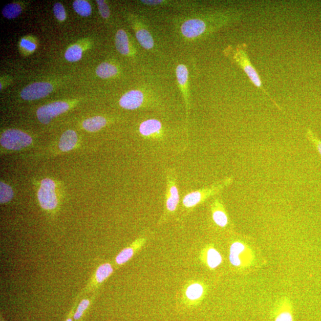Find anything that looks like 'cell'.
I'll use <instances>...</instances> for the list:
<instances>
[{
  "label": "cell",
  "instance_id": "f1b7e54d",
  "mask_svg": "<svg viewBox=\"0 0 321 321\" xmlns=\"http://www.w3.org/2000/svg\"><path fill=\"white\" fill-rule=\"evenodd\" d=\"M54 14L58 20L64 21L66 18L65 7L60 3H55L53 7Z\"/></svg>",
  "mask_w": 321,
  "mask_h": 321
},
{
  "label": "cell",
  "instance_id": "6da1fadb",
  "mask_svg": "<svg viewBox=\"0 0 321 321\" xmlns=\"http://www.w3.org/2000/svg\"><path fill=\"white\" fill-rule=\"evenodd\" d=\"M243 13L241 11L213 13L204 18H190L181 26L182 35L188 39H195L212 33L217 29L229 23H233L241 19Z\"/></svg>",
  "mask_w": 321,
  "mask_h": 321
},
{
  "label": "cell",
  "instance_id": "7a4b0ae2",
  "mask_svg": "<svg viewBox=\"0 0 321 321\" xmlns=\"http://www.w3.org/2000/svg\"><path fill=\"white\" fill-rule=\"evenodd\" d=\"M247 49H248V46L245 43L238 44L235 49L228 47L226 50V55L231 59L235 64L243 70V72L249 77L250 82L254 84V86L263 91L264 94L268 96V97L271 99L272 102L279 108V106L273 100L271 96L265 90L259 73H258L256 69L254 68L250 61Z\"/></svg>",
  "mask_w": 321,
  "mask_h": 321
},
{
  "label": "cell",
  "instance_id": "d4e9b609",
  "mask_svg": "<svg viewBox=\"0 0 321 321\" xmlns=\"http://www.w3.org/2000/svg\"><path fill=\"white\" fill-rule=\"evenodd\" d=\"M21 12L22 7L16 3L9 4L2 10L3 16L9 19L17 17Z\"/></svg>",
  "mask_w": 321,
  "mask_h": 321
},
{
  "label": "cell",
  "instance_id": "ba28073f",
  "mask_svg": "<svg viewBox=\"0 0 321 321\" xmlns=\"http://www.w3.org/2000/svg\"><path fill=\"white\" fill-rule=\"evenodd\" d=\"M69 109L68 103L57 101L40 107L37 110V117L40 123L49 124L54 117L67 112Z\"/></svg>",
  "mask_w": 321,
  "mask_h": 321
},
{
  "label": "cell",
  "instance_id": "7c38bea8",
  "mask_svg": "<svg viewBox=\"0 0 321 321\" xmlns=\"http://www.w3.org/2000/svg\"><path fill=\"white\" fill-rule=\"evenodd\" d=\"M274 321H293L292 306L288 298H283L276 306Z\"/></svg>",
  "mask_w": 321,
  "mask_h": 321
},
{
  "label": "cell",
  "instance_id": "f546056e",
  "mask_svg": "<svg viewBox=\"0 0 321 321\" xmlns=\"http://www.w3.org/2000/svg\"><path fill=\"white\" fill-rule=\"evenodd\" d=\"M96 2H97L98 5V9L101 16L104 18H109L110 16L109 6L106 5L104 0H97Z\"/></svg>",
  "mask_w": 321,
  "mask_h": 321
},
{
  "label": "cell",
  "instance_id": "44dd1931",
  "mask_svg": "<svg viewBox=\"0 0 321 321\" xmlns=\"http://www.w3.org/2000/svg\"><path fill=\"white\" fill-rule=\"evenodd\" d=\"M106 120L101 116H96L84 120L83 127L86 131L90 132H97L106 124Z\"/></svg>",
  "mask_w": 321,
  "mask_h": 321
},
{
  "label": "cell",
  "instance_id": "484cf974",
  "mask_svg": "<svg viewBox=\"0 0 321 321\" xmlns=\"http://www.w3.org/2000/svg\"><path fill=\"white\" fill-rule=\"evenodd\" d=\"M82 57V48L77 45L70 47L65 53V58L66 60L71 62L79 61Z\"/></svg>",
  "mask_w": 321,
  "mask_h": 321
},
{
  "label": "cell",
  "instance_id": "52a82bcc",
  "mask_svg": "<svg viewBox=\"0 0 321 321\" xmlns=\"http://www.w3.org/2000/svg\"><path fill=\"white\" fill-rule=\"evenodd\" d=\"M38 198L40 206L44 209L51 210L56 207L58 202L55 183L52 180L46 179L41 181Z\"/></svg>",
  "mask_w": 321,
  "mask_h": 321
},
{
  "label": "cell",
  "instance_id": "9a60e30c",
  "mask_svg": "<svg viewBox=\"0 0 321 321\" xmlns=\"http://www.w3.org/2000/svg\"><path fill=\"white\" fill-rule=\"evenodd\" d=\"M205 294V288L202 284L195 282L186 288L184 296L189 304H197L202 299Z\"/></svg>",
  "mask_w": 321,
  "mask_h": 321
},
{
  "label": "cell",
  "instance_id": "8fae6325",
  "mask_svg": "<svg viewBox=\"0 0 321 321\" xmlns=\"http://www.w3.org/2000/svg\"><path fill=\"white\" fill-rule=\"evenodd\" d=\"M162 125L160 120L149 119L140 125L139 132L146 138L157 139L162 135Z\"/></svg>",
  "mask_w": 321,
  "mask_h": 321
},
{
  "label": "cell",
  "instance_id": "1f68e13d",
  "mask_svg": "<svg viewBox=\"0 0 321 321\" xmlns=\"http://www.w3.org/2000/svg\"><path fill=\"white\" fill-rule=\"evenodd\" d=\"M21 46L29 50H34L36 48L34 44L29 42L28 40L25 39H22Z\"/></svg>",
  "mask_w": 321,
  "mask_h": 321
},
{
  "label": "cell",
  "instance_id": "2e32d148",
  "mask_svg": "<svg viewBox=\"0 0 321 321\" xmlns=\"http://www.w3.org/2000/svg\"><path fill=\"white\" fill-rule=\"evenodd\" d=\"M177 80L179 84L181 91L184 96V101H185L187 111L188 112V79H189V72L186 66L184 65H179L176 68Z\"/></svg>",
  "mask_w": 321,
  "mask_h": 321
},
{
  "label": "cell",
  "instance_id": "836d02e7",
  "mask_svg": "<svg viewBox=\"0 0 321 321\" xmlns=\"http://www.w3.org/2000/svg\"><path fill=\"white\" fill-rule=\"evenodd\" d=\"M1 321H3V320H1Z\"/></svg>",
  "mask_w": 321,
  "mask_h": 321
},
{
  "label": "cell",
  "instance_id": "277c9868",
  "mask_svg": "<svg viewBox=\"0 0 321 321\" xmlns=\"http://www.w3.org/2000/svg\"><path fill=\"white\" fill-rule=\"evenodd\" d=\"M176 174L174 169H169L167 173V190L165 195V209L162 221L170 216L178 208L180 201V195L177 186Z\"/></svg>",
  "mask_w": 321,
  "mask_h": 321
},
{
  "label": "cell",
  "instance_id": "d6a6232c",
  "mask_svg": "<svg viewBox=\"0 0 321 321\" xmlns=\"http://www.w3.org/2000/svg\"><path fill=\"white\" fill-rule=\"evenodd\" d=\"M71 315H72L71 314V315H70V316L68 317V318L67 319H66V321H73V319L72 318Z\"/></svg>",
  "mask_w": 321,
  "mask_h": 321
},
{
  "label": "cell",
  "instance_id": "4fadbf2b",
  "mask_svg": "<svg viewBox=\"0 0 321 321\" xmlns=\"http://www.w3.org/2000/svg\"><path fill=\"white\" fill-rule=\"evenodd\" d=\"M146 241V238H140L135 242L133 246L128 247L121 251L116 258V263L119 265L126 263L134 256L136 251L142 248Z\"/></svg>",
  "mask_w": 321,
  "mask_h": 321
},
{
  "label": "cell",
  "instance_id": "4316f807",
  "mask_svg": "<svg viewBox=\"0 0 321 321\" xmlns=\"http://www.w3.org/2000/svg\"><path fill=\"white\" fill-rule=\"evenodd\" d=\"M13 197L12 188L5 183L1 182L0 183V202L1 204H5L9 202L12 200Z\"/></svg>",
  "mask_w": 321,
  "mask_h": 321
},
{
  "label": "cell",
  "instance_id": "5b68a950",
  "mask_svg": "<svg viewBox=\"0 0 321 321\" xmlns=\"http://www.w3.org/2000/svg\"><path fill=\"white\" fill-rule=\"evenodd\" d=\"M32 139L30 136L17 129H9L4 132L0 139L1 145L10 150L18 151L30 145Z\"/></svg>",
  "mask_w": 321,
  "mask_h": 321
},
{
  "label": "cell",
  "instance_id": "ffe728a7",
  "mask_svg": "<svg viewBox=\"0 0 321 321\" xmlns=\"http://www.w3.org/2000/svg\"><path fill=\"white\" fill-rule=\"evenodd\" d=\"M136 37L143 49L151 50L154 47V40L151 33L145 28H140L136 31Z\"/></svg>",
  "mask_w": 321,
  "mask_h": 321
},
{
  "label": "cell",
  "instance_id": "ac0fdd59",
  "mask_svg": "<svg viewBox=\"0 0 321 321\" xmlns=\"http://www.w3.org/2000/svg\"><path fill=\"white\" fill-rule=\"evenodd\" d=\"M77 142L76 132L72 130L66 131L61 136L59 147L63 152H68L75 147Z\"/></svg>",
  "mask_w": 321,
  "mask_h": 321
},
{
  "label": "cell",
  "instance_id": "603a6c76",
  "mask_svg": "<svg viewBox=\"0 0 321 321\" xmlns=\"http://www.w3.org/2000/svg\"><path fill=\"white\" fill-rule=\"evenodd\" d=\"M73 7L75 12L83 17H88L92 12L90 4L84 0H76L73 3Z\"/></svg>",
  "mask_w": 321,
  "mask_h": 321
},
{
  "label": "cell",
  "instance_id": "4dcf8cb0",
  "mask_svg": "<svg viewBox=\"0 0 321 321\" xmlns=\"http://www.w3.org/2000/svg\"><path fill=\"white\" fill-rule=\"evenodd\" d=\"M306 136H307L309 141L315 145L321 156V142L320 140L316 137L315 135L313 134L311 129H308L307 133H306Z\"/></svg>",
  "mask_w": 321,
  "mask_h": 321
},
{
  "label": "cell",
  "instance_id": "5bb4252c",
  "mask_svg": "<svg viewBox=\"0 0 321 321\" xmlns=\"http://www.w3.org/2000/svg\"><path fill=\"white\" fill-rule=\"evenodd\" d=\"M203 261L209 269H213L219 267L223 262V258L220 253L213 247H208L202 252Z\"/></svg>",
  "mask_w": 321,
  "mask_h": 321
},
{
  "label": "cell",
  "instance_id": "9c48e42d",
  "mask_svg": "<svg viewBox=\"0 0 321 321\" xmlns=\"http://www.w3.org/2000/svg\"><path fill=\"white\" fill-rule=\"evenodd\" d=\"M53 90L52 84L49 82H36L25 87L20 96L25 100H35L47 97Z\"/></svg>",
  "mask_w": 321,
  "mask_h": 321
},
{
  "label": "cell",
  "instance_id": "cb8c5ba5",
  "mask_svg": "<svg viewBox=\"0 0 321 321\" xmlns=\"http://www.w3.org/2000/svg\"><path fill=\"white\" fill-rule=\"evenodd\" d=\"M113 272V268L112 265L106 263L99 266L96 272L95 278L98 283L104 282L107 278L112 275Z\"/></svg>",
  "mask_w": 321,
  "mask_h": 321
},
{
  "label": "cell",
  "instance_id": "30bf717a",
  "mask_svg": "<svg viewBox=\"0 0 321 321\" xmlns=\"http://www.w3.org/2000/svg\"><path fill=\"white\" fill-rule=\"evenodd\" d=\"M145 101V96L139 90H132L124 94L120 99L119 104L123 109L134 110L141 107Z\"/></svg>",
  "mask_w": 321,
  "mask_h": 321
},
{
  "label": "cell",
  "instance_id": "e0dca14e",
  "mask_svg": "<svg viewBox=\"0 0 321 321\" xmlns=\"http://www.w3.org/2000/svg\"><path fill=\"white\" fill-rule=\"evenodd\" d=\"M212 216L213 222L218 226L225 227L228 223V218L223 205H221L219 201L214 203L212 208Z\"/></svg>",
  "mask_w": 321,
  "mask_h": 321
},
{
  "label": "cell",
  "instance_id": "d6986e66",
  "mask_svg": "<svg viewBox=\"0 0 321 321\" xmlns=\"http://www.w3.org/2000/svg\"><path fill=\"white\" fill-rule=\"evenodd\" d=\"M116 47L119 52L127 55L130 53V44L127 34L123 29H120L116 35Z\"/></svg>",
  "mask_w": 321,
  "mask_h": 321
},
{
  "label": "cell",
  "instance_id": "8992f818",
  "mask_svg": "<svg viewBox=\"0 0 321 321\" xmlns=\"http://www.w3.org/2000/svg\"><path fill=\"white\" fill-rule=\"evenodd\" d=\"M254 256L249 246L241 242L232 243L230 248L229 260L232 266L245 268L252 264Z\"/></svg>",
  "mask_w": 321,
  "mask_h": 321
},
{
  "label": "cell",
  "instance_id": "7402d4cb",
  "mask_svg": "<svg viewBox=\"0 0 321 321\" xmlns=\"http://www.w3.org/2000/svg\"><path fill=\"white\" fill-rule=\"evenodd\" d=\"M97 75L102 79H108L117 75L118 69L115 66L109 63V62H102L98 66L96 70Z\"/></svg>",
  "mask_w": 321,
  "mask_h": 321
},
{
  "label": "cell",
  "instance_id": "3957f363",
  "mask_svg": "<svg viewBox=\"0 0 321 321\" xmlns=\"http://www.w3.org/2000/svg\"><path fill=\"white\" fill-rule=\"evenodd\" d=\"M232 179L227 178L213 185L189 193L183 199V205L186 208H192L205 201L206 199L219 193L231 183Z\"/></svg>",
  "mask_w": 321,
  "mask_h": 321
},
{
  "label": "cell",
  "instance_id": "83f0119b",
  "mask_svg": "<svg viewBox=\"0 0 321 321\" xmlns=\"http://www.w3.org/2000/svg\"><path fill=\"white\" fill-rule=\"evenodd\" d=\"M90 305V301L88 299H84L80 302L78 307H77L76 311L74 315V319L75 320H78L83 315L84 312L89 307Z\"/></svg>",
  "mask_w": 321,
  "mask_h": 321
}]
</instances>
